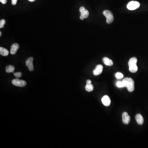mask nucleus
Returning <instances> with one entry per match:
<instances>
[{
    "mask_svg": "<svg viewBox=\"0 0 148 148\" xmlns=\"http://www.w3.org/2000/svg\"><path fill=\"white\" fill-rule=\"evenodd\" d=\"M103 14L104 16L106 17L107 19L106 22L107 24H109L113 22L114 18L112 13L111 11L108 10H105L103 11Z\"/></svg>",
    "mask_w": 148,
    "mask_h": 148,
    "instance_id": "f257e3e1",
    "label": "nucleus"
},
{
    "mask_svg": "<svg viewBox=\"0 0 148 148\" xmlns=\"http://www.w3.org/2000/svg\"><path fill=\"white\" fill-rule=\"evenodd\" d=\"M128 92H132L134 90V83L133 80L130 78H127V85L126 86Z\"/></svg>",
    "mask_w": 148,
    "mask_h": 148,
    "instance_id": "f03ea898",
    "label": "nucleus"
},
{
    "mask_svg": "<svg viewBox=\"0 0 148 148\" xmlns=\"http://www.w3.org/2000/svg\"><path fill=\"white\" fill-rule=\"evenodd\" d=\"M140 6V3L138 1H132L127 5V8L130 10H133L139 8Z\"/></svg>",
    "mask_w": 148,
    "mask_h": 148,
    "instance_id": "7ed1b4c3",
    "label": "nucleus"
},
{
    "mask_svg": "<svg viewBox=\"0 0 148 148\" xmlns=\"http://www.w3.org/2000/svg\"><path fill=\"white\" fill-rule=\"evenodd\" d=\"M13 85L18 87H23L26 86V82L24 80L19 79L18 78L13 79L12 81Z\"/></svg>",
    "mask_w": 148,
    "mask_h": 148,
    "instance_id": "20e7f679",
    "label": "nucleus"
},
{
    "mask_svg": "<svg viewBox=\"0 0 148 148\" xmlns=\"http://www.w3.org/2000/svg\"><path fill=\"white\" fill-rule=\"evenodd\" d=\"M33 57H30L26 61V65L27 66L28 70L30 71H33L34 70V66L33 65Z\"/></svg>",
    "mask_w": 148,
    "mask_h": 148,
    "instance_id": "39448f33",
    "label": "nucleus"
},
{
    "mask_svg": "<svg viewBox=\"0 0 148 148\" xmlns=\"http://www.w3.org/2000/svg\"><path fill=\"white\" fill-rule=\"evenodd\" d=\"M122 121L124 124H128L130 121V117L128 115V113L126 112H124L122 113Z\"/></svg>",
    "mask_w": 148,
    "mask_h": 148,
    "instance_id": "423d86ee",
    "label": "nucleus"
},
{
    "mask_svg": "<svg viewBox=\"0 0 148 148\" xmlns=\"http://www.w3.org/2000/svg\"><path fill=\"white\" fill-rule=\"evenodd\" d=\"M103 70V66L101 65H98L96 67V69L93 71V74L95 76L98 75L102 73Z\"/></svg>",
    "mask_w": 148,
    "mask_h": 148,
    "instance_id": "0eeeda50",
    "label": "nucleus"
},
{
    "mask_svg": "<svg viewBox=\"0 0 148 148\" xmlns=\"http://www.w3.org/2000/svg\"><path fill=\"white\" fill-rule=\"evenodd\" d=\"M79 11L81 16H83L84 18H87L89 16V12L87 9H86L84 7H81L79 8Z\"/></svg>",
    "mask_w": 148,
    "mask_h": 148,
    "instance_id": "6e6552de",
    "label": "nucleus"
},
{
    "mask_svg": "<svg viewBox=\"0 0 148 148\" xmlns=\"http://www.w3.org/2000/svg\"><path fill=\"white\" fill-rule=\"evenodd\" d=\"M102 102L105 106L108 107L111 104L110 99L108 96L105 95L102 98Z\"/></svg>",
    "mask_w": 148,
    "mask_h": 148,
    "instance_id": "1a4fd4ad",
    "label": "nucleus"
},
{
    "mask_svg": "<svg viewBox=\"0 0 148 148\" xmlns=\"http://www.w3.org/2000/svg\"><path fill=\"white\" fill-rule=\"evenodd\" d=\"M19 45L17 43H14L11 47L10 54L14 55L16 54L19 49Z\"/></svg>",
    "mask_w": 148,
    "mask_h": 148,
    "instance_id": "9d476101",
    "label": "nucleus"
},
{
    "mask_svg": "<svg viewBox=\"0 0 148 148\" xmlns=\"http://www.w3.org/2000/svg\"><path fill=\"white\" fill-rule=\"evenodd\" d=\"M135 119L136 122L139 125H142L144 123V118L140 114H137L136 115Z\"/></svg>",
    "mask_w": 148,
    "mask_h": 148,
    "instance_id": "9b49d317",
    "label": "nucleus"
},
{
    "mask_svg": "<svg viewBox=\"0 0 148 148\" xmlns=\"http://www.w3.org/2000/svg\"><path fill=\"white\" fill-rule=\"evenodd\" d=\"M103 61L104 64L107 66H111L113 65V62L112 61L111 59H109L107 57L103 58Z\"/></svg>",
    "mask_w": 148,
    "mask_h": 148,
    "instance_id": "f8f14e48",
    "label": "nucleus"
},
{
    "mask_svg": "<svg viewBox=\"0 0 148 148\" xmlns=\"http://www.w3.org/2000/svg\"><path fill=\"white\" fill-rule=\"evenodd\" d=\"M0 54L3 56H7L9 54V51L3 47H0Z\"/></svg>",
    "mask_w": 148,
    "mask_h": 148,
    "instance_id": "ddd939ff",
    "label": "nucleus"
},
{
    "mask_svg": "<svg viewBox=\"0 0 148 148\" xmlns=\"http://www.w3.org/2000/svg\"><path fill=\"white\" fill-rule=\"evenodd\" d=\"M130 71L132 73H135L138 70V67L136 64L132 65L129 66Z\"/></svg>",
    "mask_w": 148,
    "mask_h": 148,
    "instance_id": "4468645a",
    "label": "nucleus"
},
{
    "mask_svg": "<svg viewBox=\"0 0 148 148\" xmlns=\"http://www.w3.org/2000/svg\"><path fill=\"white\" fill-rule=\"evenodd\" d=\"M15 68L14 66L9 65L7 66L5 69L6 72L7 73H13L15 71Z\"/></svg>",
    "mask_w": 148,
    "mask_h": 148,
    "instance_id": "2eb2a0df",
    "label": "nucleus"
},
{
    "mask_svg": "<svg viewBox=\"0 0 148 148\" xmlns=\"http://www.w3.org/2000/svg\"><path fill=\"white\" fill-rule=\"evenodd\" d=\"M137 61H138V60L136 58L132 57L131 59H130L128 61V66H129L130 65H132L136 64Z\"/></svg>",
    "mask_w": 148,
    "mask_h": 148,
    "instance_id": "dca6fc26",
    "label": "nucleus"
},
{
    "mask_svg": "<svg viewBox=\"0 0 148 148\" xmlns=\"http://www.w3.org/2000/svg\"><path fill=\"white\" fill-rule=\"evenodd\" d=\"M85 89L87 92H92L94 90V86L92 84H86V86H85Z\"/></svg>",
    "mask_w": 148,
    "mask_h": 148,
    "instance_id": "f3484780",
    "label": "nucleus"
},
{
    "mask_svg": "<svg viewBox=\"0 0 148 148\" xmlns=\"http://www.w3.org/2000/svg\"><path fill=\"white\" fill-rule=\"evenodd\" d=\"M6 23V21L5 19H2L0 21V28H3L5 24Z\"/></svg>",
    "mask_w": 148,
    "mask_h": 148,
    "instance_id": "a211bd4d",
    "label": "nucleus"
},
{
    "mask_svg": "<svg viewBox=\"0 0 148 148\" xmlns=\"http://www.w3.org/2000/svg\"><path fill=\"white\" fill-rule=\"evenodd\" d=\"M116 77L117 79H121L123 77V75L121 73H117L116 74Z\"/></svg>",
    "mask_w": 148,
    "mask_h": 148,
    "instance_id": "6ab92c4d",
    "label": "nucleus"
},
{
    "mask_svg": "<svg viewBox=\"0 0 148 148\" xmlns=\"http://www.w3.org/2000/svg\"><path fill=\"white\" fill-rule=\"evenodd\" d=\"M14 75L17 78H19L22 76V74L21 72H18V73H14Z\"/></svg>",
    "mask_w": 148,
    "mask_h": 148,
    "instance_id": "aec40b11",
    "label": "nucleus"
},
{
    "mask_svg": "<svg viewBox=\"0 0 148 148\" xmlns=\"http://www.w3.org/2000/svg\"><path fill=\"white\" fill-rule=\"evenodd\" d=\"M117 87L119 88H123L124 87V85L123 84V82H118L117 83Z\"/></svg>",
    "mask_w": 148,
    "mask_h": 148,
    "instance_id": "412c9836",
    "label": "nucleus"
},
{
    "mask_svg": "<svg viewBox=\"0 0 148 148\" xmlns=\"http://www.w3.org/2000/svg\"><path fill=\"white\" fill-rule=\"evenodd\" d=\"M17 0H12V3L13 5H15L17 4Z\"/></svg>",
    "mask_w": 148,
    "mask_h": 148,
    "instance_id": "4be33fe9",
    "label": "nucleus"
},
{
    "mask_svg": "<svg viewBox=\"0 0 148 148\" xmlns=\"http://www.w3.org/2000/svg\"><path fill=\"white\" fill-rule=\"evenodd\" d=\"M0 2L3 4H5L7 3V0H0Z\"/></svg>",
    "mask_w": 148,
    "mask_h": 148,
    "instance_id": "5701e85b",
    "label": "nucleus"
},
{
    "mask_svg": "<svg viewBox=\"0 0 148 148\" xmlns=\"http://www.w3.org/2000/svg\"><path fill=\"white\" fill-rule=\"evenodd\" d=\"M92 84V81L91 80L88 79L86 81V84Z\"/></svg>",
    "mask_w": 148,
    "mask_h": 148,
    "instance_id": "b1692460",
    "label": "nucleus"
},
{
    "mask_svg": "<svg viewBox=\"0 0 148 148\" xmlns=\"http://www.w3.org/2000/svg\"><path fill=\"white\" fill-rule=\"evenodd\" d=\"M84 17H83V16H81V15H80V19H81V20H84Z\"/></svg>",
    "mask_w": 148,
    "mask_h": 148,
    "instance_id": "393cba45",
    "label": "nucleus"
},
{
    "mask_svg": "<svg viewBox=\"0 0 148 148\" xmlns=\"http://www.w3.org/2000/svg\"><path fill=\"white\" fill-rule=\"evenodd\" d=\"M28 1L30 2H34V1H36V0H28Z\"/></svg>",
    "mask_w": 148,
    "mask_h": 148,
    "instance_id": "a878e982",
    "label": "nucleus"
},
{
    "mask_svg": "<svg viewBox=\"0 0 148 148\" xmlns=\"http://www.w3.org/2000/svg\"><path fill=\"white\" fill-rule=\"evenodd\" d=\"M1 34H2V33H1V32H0V36H1Z\"/></svg>",
    "mask_w": 148,
    "mask_h": 148,
    "instance_id": "bb28decb",
    "label": "nucleus"
}]
</instances>
